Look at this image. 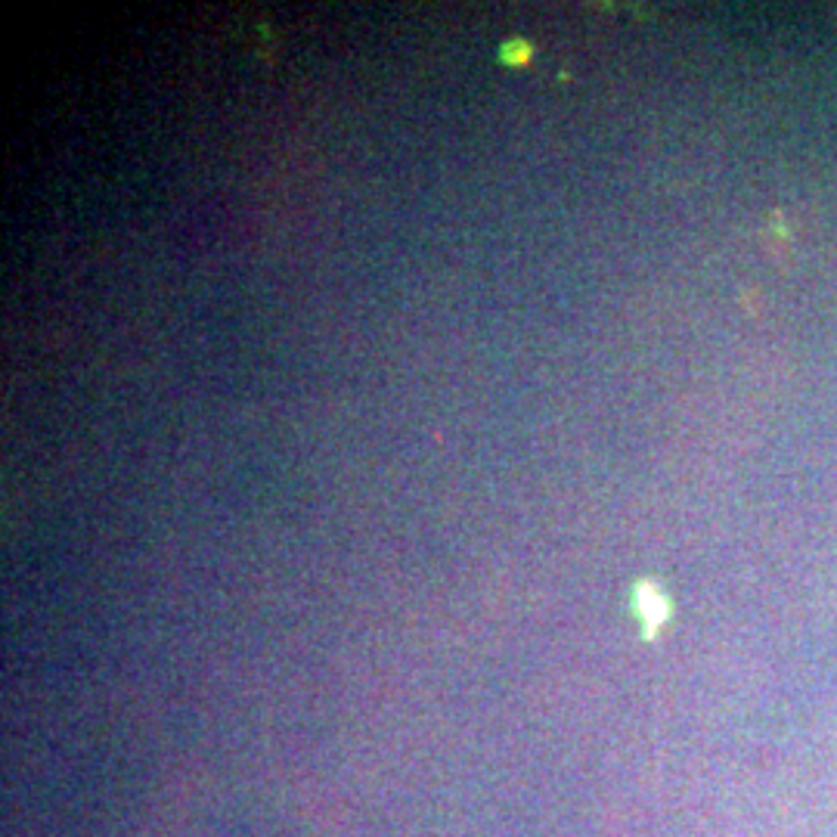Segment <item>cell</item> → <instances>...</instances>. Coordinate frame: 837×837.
Masks as SVG:
<instances>
[{
	"instance_id": "obj_1",
	"label": "cell",
	"mask_w": 837,
	"mask_h": 837,
	"mask_svg": "<svg viewBox=\"0 0 837 837\" xmlns=\"http://www.w3.org/2000/svg\"><path fill=\"white\" fill-rule=\"evenodd\" d=\"M636 615H639L642 627H646V636H651V632L664 624L667 615H670V602H667L664 593H661L658 586L639 583V586H636Z\"/></svg>"
},
{
	"instance_id": "obj_2",
	"label": "cell",
	"mask_w": 837,
	"mask_h": 837,
	"mask_svg": "<svg viewBox=\"0 0 837 837\" xmlns=\"http://www.w3.org/2000/svg\"><path fill=\"white\" fill-rule=\"evenodd\" d=\"M503 63H509V66H525L530 59V44L528 41H521V37H513L509 44H503Z\"/></svg>"
}]
</instances>
